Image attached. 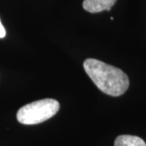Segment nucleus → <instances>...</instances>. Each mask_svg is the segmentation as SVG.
Returning <instances> with one entry per match:
<instances>
[{"label": "nucleus", "mask_w": 146, "mask_h": 146, "mask_svg": "<svg viewBox=\"0 0 146 146\" xmlns=\"http://www.w3.org/2000/svg\"><path fill=\"white\" fill-rule=\"evenodd\" d=\"M84 68L95 85L107 95L119 97L129 87V79L119 68L95 58L86 59Z\"/></svg>", "instance_id": "1"}, {"label": "nucleus", "mask_w": 146, "mask_h": 146, "mask_svg": "<svg viewBox=\"0 0 146 146\" xmlns=\"http://www.w3.org/2000/svg\"><path fill=\"white\" fill-rule=\"evenodd\" d=\"M60 107L58 102L51 98L38 100L22 106L18 110L17 120L25 125L42 123L56 115Z\"/></svg>", "instance_id": "2"}, {"label": "nucleus", "mask_w": 146, "mask_h": 146, "mask_svg": "<svg viewBox=\"0 0 146 146\" xmlns=\"http://www.w3.org/2000/svg\"><path fill=\"white\" fill-rule=\"evenodd\" d=\"M117 0H84V9L91 13L110 11Z\"/></svg>", "instance_id": "3"}, {"label": "nucleus", "mask_w": 146, "mask_h": 146, "mask_svg": "<svg viewBox=\"0 0 146 146\" xmlns=\"http://www.w3.org/2000/svg\"><path fill=\"white\" fill-rule=\"evenodd\" d=\"M115 146H146V143L138 136L122 135L116 138Z\"/></svg>", "instance_id": "4"}, {"label": "nucleus", "mask_w": 146, "mask_h": 146, "mask_svg": "<svg viewBox=\"0 0 146 146\" xmlns=\"http://www.w3.org/2000/svg\"><path fill=\"white\" fill-rule=\"evenodd\" d=\"M6 36V30L5 28L2 25L1 21H0V38H3Z\"/></svg>", "instance_id": "5"}]
</instances>
